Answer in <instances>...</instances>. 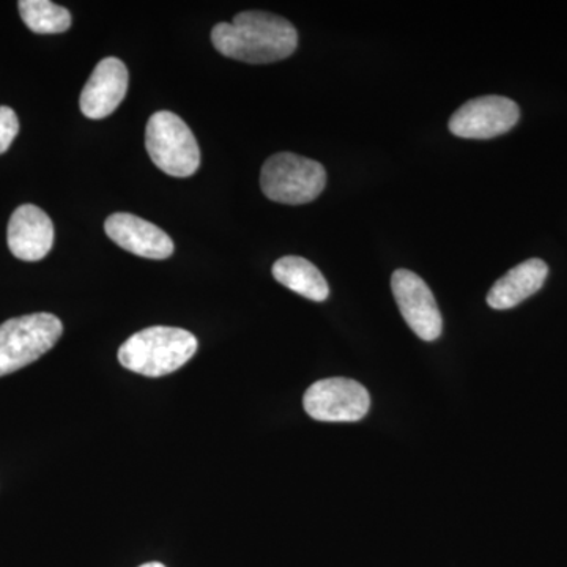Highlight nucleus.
Masks as SVG:
<instances>
[{"mask_svg": "<svg viewBox=\"0 0 567 567\" xmlns=\"http://www.w3.org/2000/svg\"><path fill=\"white\" fill-rule=\"evenodd\" d=\"M213 47L226 58L246 63H274L292 55L298 32L292 22L267 11H244L212 31Z\"/></svg>", "mask_w": 567, "mask_h": 567, "instance_id": "obj_1", "label": "nucleus"}, {"mask_svg": "<svg viewBox=\"0 0 567 567\" xmlns=\"http://www.w3.org/2000/svg\"><path fill=\"white\" fill-rule=\"evenodd\" d=\"M196 336L182 328L151 327L133 334L118 350L123 368L145 377L173 374L196 354Z\"/></svg>", "mask_w": 567, "mask_h": 567, "instance_id": "obj_2", "label": "nucleus"}, {"mask_svg": "<svg viewBox=\"0 0 567 567\" xmlns=\"http://www.w3.org/2000/svg\"><path fill=\"white\" fill-rule=\"evenodd\" d=\"M63 333L59 317L37 312L0 324V377L32 364L58 344Z\"/></svg>", "mask_w": 567, "mask_h": 567, "instance_id": "obj_3", "label": "nucleus"}, {"mask_svg": "<svg viewBox=\"0 0 567 567\" xmlns=\"http://www.w3.org/2000/svg\"><path fill=\"white\" fill-rule=\"evenodd\" d=\"M327 185V171L319 162L295 155L276 153L265 162L260 188L268 199L286 205L312 203Z\"/></svg>", "mask_w": 567, "mask_h": 567, "instance_id": "obj_4", "label": "nucleus"}, {"mask_svg": "<svg viewBox=\"0 0 567 567\" xmlns=\"http://www.w3.org/2000/svg\"><path fill=\"white\" fill-rule=\"evenodd\" d=\"M145 147L158 169L173 177H192L200 166V151L189 126L171 111L152 115Z\"/></svg>", "mask_w": 567, "mask_h": 567, "instance_id": "obj_5", "label": "nucleus"}, {"mask_svg": "<svg viewBox=\"0 0 567 567\" xmlns=\"http://www.w3.org/2000/svg\"><path fill=\"white\" fill-rule=\"evenodd\" d=\"M306 413L323 423H357L368 415L371 395L361 383L344 377L324 379L306 391Z\"/></svg>", "mask_w": 567, "mask_h": 567, "instance_id": "obj_6", "label": "nucleus"}, {"mask_svg": "<svg viewBox=\"0 0 567 567\" xmlns=\"http://www.w3.org/2000/svg\"><path fill=\"white\" fill-rule=\"evenodd\" d=\"M520 118L518 104L506 96L470 100L454 112L450 132L464 140H492L513 130Z\"/></svg>", "mask_w": 567, "mask_h": 567, "instance_id": "obj_7", "label": "nucleus"}, {"mask_svg": "<svg viewBox=\"0 0 567 567\" xmlns=\"http://www.w3.org/2000/svg\"><path fill=\"white\" fill-rule=\"evenodd\" d=\"M395 303L406 324L423 341L432 342L443 331L442 315L427 284L410 270H395L391 278Z\"/></svg>", "mask_w": 567, "mask_h": 567, "instance_id": "obj_8", "label": "nucleus"}, {"mask_svg": "<svg viewBox=\"0 0 567 567\" xmlns=\"http://www.w3.org/2000/svg\"><path fill=\"white\" fill-rule=\"evenodd\" d=\"M104 230L115 245L134 256L153 260L173 256V238L155 224L132 213H114L104 223Z\"/></svg>", "mask_w": 567, "mask_h": 567, "instance_id": "obj_9", "label": "nucleus"}, {"mask_svg": "<svg viewBox=\"0 0 567 567\" xmlns=\"http://www.w3.org/2000/svg\"><path fill=\"white\" fill-rule=\"evenodd\" d=\"M128 91V70L117 58L103 59L82 89V114L92 121H102L121 106Z\"/></svg>", "mask_w": 567, "mask_h": 567, "instance_id": "obj_10", "label": "nucleus"}, {"mask_svg": "<svg viewBox=\"0 0 567 567\" xmlns=\"http://www.w3.org/2000/svg\"><path fill=\"white\" fill-rule=\"evenodd\" d=\"M7 241L17 259L39 262L54 245V226L50 216L37 205H21L11 215Z\"/></svg>", "mask_w": 567, "mask_h": 567, "instance_id": "obj_11", "label": "nucleus"}, {"mask_svg": "<svg viewBox=\"0 0 567 567\" xmlns=\"http://www.w3.org/2000/svg\"><path fill=\"white\" fill-rule=\"evenodd\" d=\"M547 275L548 267L544 260H525L492 286L487 295V305L496 311L516 308L522 301L543 289Z\"/></svg>", "mask_w": 567, "mask_h": 567, "instance_id": "obj_12", "label": "nucleus"}, {"mask_svg": "<svg viewBox=\"0 0 567 567\" xmlns=\"http://www.w3.org/2000/svg\"><path fill=\"white\" fill-rule=\"evenodd\" d=\"M276 281L282 284L292 292L301 295L312 301H324L330 295L327 279L319 268L303 257L286 256L276 260L274 265Z\"/></svg>", "mask_w": 567, "mask_h": 567, "instance_id": "obj_13", "label": "nucleus"}, {"mask_svg": "<svg viewBox=\"0 0 567 567\" xmlns=\"http://www.w3.org/2000/svg\"><path fill=\"white\" fill-rule=\"evenodd\" d=\"M22 21L35 33H63L71 28V13L50 0H21Z\"/></svg>", "mask_w": 567, "mask_h": 567, "instance_id": "obj_14", "label": "nucleus"}, {"mask_svg": "<svg viewBox=\"0 0 567 567\" xmlns=\"http://www.w3.org/2000/svg\"><path fill=\"white\" fill-rule=\"evenodd\" d=\"M18 133H20V121L17 112L9 106H0V155L9 151Z\"/></svg>", "mask_w": 567, "mask_h": 567, "instance_id": "obj_15", "label": "nucleus"}, {"mask_svg": "<svg viewBox=\"0 0 567 567\" xmlns=\"http://www.w3.org/2000/svg\"><path fill=\"white\" fill-rule=\"evenodd\" d=\"M140 567H166V566H163L162 563H145V565H142Z\"/></svg>", "mask_w": 567, "mask_h": 567, "instance_id": "obj_16", "label": "nucleus"}]
</instances>
